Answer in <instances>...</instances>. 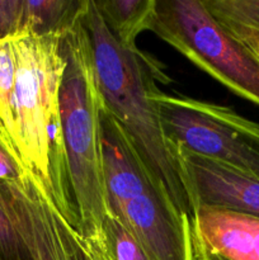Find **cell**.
Returning a JSON list of instances; mask_svg holds the SVG:
<instances>
[{"instance_id":"obj_1","label":"cell","mask_w":259,"mask_h":260,"mask_svg":"<svg viewBox=\"0 0 259 260\" xmlns=\"http://www.w3.org/2000/svg\"><path fill=\"white\" fill-rule=\"evenodd\" d=\"M83 24L88 33L94 74L104 106L134 145L152 187L180 215L190 220L196 205L178 150L165 136L150 96L155 81L149 61L137 47H124L114 38L95 0L86 2Z\"/></svg>"},{"instance_id":"obj_2","label":"cell","mask_w":259,"mask_h":260,"mask_svg":"<svg viewBox=\"0 0 259 260\" xmlns=\"http://www.w3.org/2000/svg\"><path fill=\"white\" fill-rule=\"evenodd\" d=\"M62 37L25 32L12 36L15 132L23 172L75 229L60 112V86L66 68Z\"/></svg>"},{"instance_id":"obj_3","label":"cell","mask_w":259,"mask_h":260,"mask_svg":"<svg viewBox=\"0 0 259 260\" xmlns=\"http://www.w3.org/2000/svg\"><path fill=\"white\" fill-rule=\"evenodd\" d=\"M62 50L66 68L60 86V112L75 230L83 238H94L102 236L109 207L101 157L103 99L83 17L62 37Z\"/></svg>"},{"instance_id":"obj_4","label":"cell","mask_w":259,"mask_h":260,"mask_svg":"<svg viewBox=\"0 0 259 260\" xmlns=\"http://www.w3.org/2000/svg\"><path fill=\"white\" fill-rule=\"evenodd\" d=\"M150 30L233 93L259 106V61L202 0H156Z\"/></svg>"},{"instance_id":"obj_5","label":"cell","mask_w":259,"mask_h":260,"mask_svg":"<svg viewBox=\"0 0 259 260\" xmlns=\"http://www.w3.org/2000/svg\"><path fill=\"white\" fill-rule=\"evenodd\" d=\"M151 101L170 144L259 179V123L230 107L170 95L152 88Z\"/></svg>"},{"instance_id":"obj_6","label":"cell","mask_w":259,"mask_h":260,"mask_svg":"<svg viewBox=\"0 0 259 260\" xmlns=\"http://www.w3.org/2000/svg\"><path fill=\"white\" fill-rule=\"evenodd\" d=\"M0 203L35 260H86L78 231L27 174L17 180H0Z\"/></svg>"},{"instance_id":"obj_7","label":"cell","mask_w":259,"mask_h":260,"mask_svg":"<svg viewBox=\"0 0 259 260\" xmlns=\"http://www.w3.org/2000/svg\"><path fill=\"white\" fill-rule=\"evenodd\" d=\"M114 216L134 234L150 260H192L189 218L154 187L127 202Z\"/></svg>"},{"instance_id":"obj_8","label":"cell","mask_w":259,"mask_h":260,"mask_svg":"<svg viewBox=\"0 0 259 260\" xmlns=\"http://www.w3.org/2000/svg\"><path fill=\"white\" fill-rule=\"evenodd\" d=\"M177 150L196 208L206 206L259 218V179L188 150Z\"/></svg>"},{"instance_id":"obj_9","label":"cell","mask_w":259,"mask_h":260,"mask_svg":"<svg viewBox=\"0 0 259 260\" xmlns=\"http://www.w3.org/2000/svg\"><path fill=\"white\" fill-rule=\"evenodd\" d=\"M192 260H259V218L198 206L189 220Z\"/></svg>"},{"instance_id":"obj_10","label":"cell","mask_w":259,"mask_h":260,"mask_svg":"<svg viewBox=\"0 0 259 260\" xmlns=\"http://www.w3.org/2000/svg\"><path fill=\"white\" fill-rule=\"evenodd\" d=\"M99 118L102 172L107 201L109 213L117 215L127 202L141 196L152 184L134 145L104 103Z\"/></svg>"},{"instance_id":"obj_11","label":"cell","mask_w":259,"mask_h":260,"mask_svg":"<svg viewBox=\"0 0 259 260\" xmlns=\"http://www.w3.org/2000/svg\"><path fill=\"white\" fill-rule=\"evenodd\" d=\"M86 2L88 0H23L19 32L62 37L83 17Z\"/></svg>"},{"instance_id":"obj_12","label":"cell","mask_w":259,"mask_h":260,"mask_svg":"<svg viewBox=\"0 0 259 260\" xmlns=\"http://www.w3.org/2000/svg\"><path fill=\"white\" fill-rule=\"evenodd\" d=\"M112 35L124 47H136L140 33L151 29L156 0H95Z\"/></svg>"},{"instance_id":"obj_13","label":"cell","mask_w":259,"mask_h":260,"mask_svg":"<svg viewBox=\"0 0 259 260\" xmlns=\"http://www.w3.org/2000/svg\"><path fill=\"white\" fill-rule=\"evenodd\" d=\"M14 90L15 56L12 37H8L0 41V141L20 165L15 132Z\"/></svg>"},{"instance_id":"obj_14","label":"cell","mask_w":259,"mask_h":260,"mask_svg":"<svg viewBox=\"0 0 259 260\" xmlns=\"http://www.w3.org/2000/svg\"><path fill=\"white\" fill-rule=\"evenodd\" d=\"M102 239L111 260H150L134 234L112 213L104 220Z\"/></svg>"},{"instance_id":"obj_15","label":"cell","mask_w":259,"mask_h":260,"mask_svg":"<svg viewBox=\"0 0 259 260\" xmlns=\"http://www.w3.org/2000/svg\"><path fill=\"white\" fill-rule=\"evenodd\" d=\"M217 20H234L259 27V0H202Z\"/></svg>"},{"instance_id":"obj_16","label":"cell","mask_w":259,"mask_h":260,"mask_svg":"<svg viewBox=\"0 0 259 260\" xmlns=\"http://www.w3.org/2000/svg\"><path fill=\"white\" fill-rule=\"evenodd\" d=\"M0 260H35L29 245L0 203Z\"/></svg>"},{"instance_id":"obj_17","label":"cell","mask_w":259,"mask_h":260,"mask_svg":"<svg viewBox=\"0 0 259 260\" xmlns=\"http://www.w3.org/2000/svg\"><path fill=\"white\" fill-rule=\"evenodd\" d=\"M23 0H0V41L19 32Z\"/></svg>"},{"instance_id":"obj_18","label":"cell","mask_w":259,"mask_h":260,"mask_svg":"<svg viewBox=\"0 0 259 260\" xmlns=\"http://www.w3.org/2000/svg\"><path fill=\"white\" fill-rule=\"evenodd\" d=\"M231 35L235 36L243 45L249 48L251 53L259 61V27L234 22V20H218Z\"/></svg>"},{"instance_id":"obj_19","label":"cell","mask_w":259,"mask_h":260,"mask_svg":"<svg viewBox=\"0 0 259 260\" xmlns=\"http://www.w3.org/2000/svg\"><path fill=\"white\" fill-rule=\"evenodd\" d=\"M25 173L0 141V180H17Z\"/></svg>"},{"instance_id":"obj_20","label":"cell","mask_w":259,"mask_h":260,"mask_svg":"<svg viewBox=\"0 0 259 260\" xmlns=\"http://www.w3.org/2000/svg\"><path fill=\"white\" fill-rule=\"evenodd\" d=\"M79 240H80L81 248H83L86 260H111L106 250V246H104L102 236L83 238L79 234Z\"/></svg>"}]
</instances>
